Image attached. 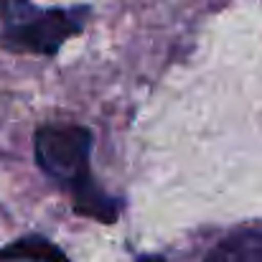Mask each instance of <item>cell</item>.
Returning a JSON list of instances; mask_svg holds the SVG:
<instances>
[{
  "label": "cell",
  "instance_id": "obj_1",
  "mask_svg": "<svg viewBox=\"0 0 262 262\" xmlns=\"http://www.w3.org/2000/svg\"><path fill=\"white\" fill-rule=\"evenodd\" d=\"M92 130L77 122H46L33 133V158L41 173L64 188L79 216L115 224L122 201L110 196L92 176Z\"/></svg>",
  "mask_w": 262,
  "mask_h": 262
},
{
  "label": "cell",
  "instance_id": "obj_2",
  "mask_svg": "<svg viewBox=\"0 0 262 262\" xmlns=\"http://www.w3.org/2000/svg\"><path fill=\"white\" fill-rule=\"evenodd\" d=\"M89 5L41 8L33 0H0V43L15 54L54 56L87 26Z\"/></svg>",
  "mask_w": 262,
  "mask_h": 262
},
{
  "label": "cell",
  "instance_id": "obj_3",
  "mask_svg": "<svg viewBox=\"0 0 262 262\" xmlns=\"http://www.w3.org/2000/svg\"><path fill=\"white\" fill-rule=\"evenodd\" d=\"M204 262H262V229L239 227L224 234L206 252Z\"/></svg>",
  "mask_w": 262,
  "mask_h": 262
},
{
  "label": "cell",
  "instance_id": "obj_4",
  "mask_svg": "<svg viewBox=\"0 0 262 262\" xmlns=\"http://www.w3.org/2000/svg\"><path fill=\"white\" fill-rule=\"evenodd\" d=\"M0 260H33V262H69V257L43 237H23L0 250Z\"/></svg>",
  "mask_w": 262,
  "mask_h": 262
}]
</instances>
